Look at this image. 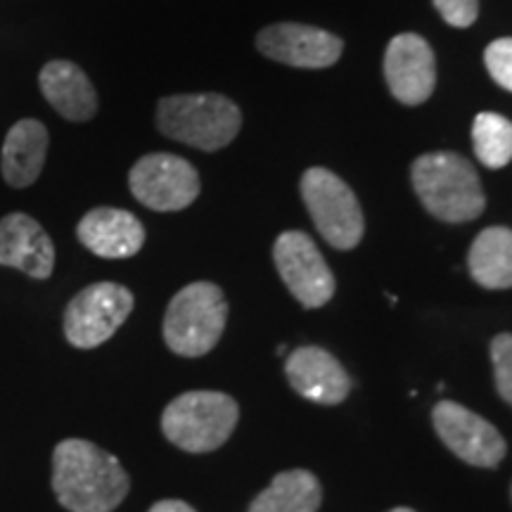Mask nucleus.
Returning a JSON list of instances; mask_svg holds the SVG:
<instances>
[{"label": "nucleus", "mask_w": 512, "mask_h": 512, "mask_svg": "<svg viewBox=\"0 0 512 512\" xmlns=\"http://www.w3.org/2000/svg\"><path fill=\"white\" fill-rule=\"evenodd\" d=\"M242 112L219 93H190L162 98L157 105V128L178 143L216 152L238 138Z\"/></svg>", "instance_id": "obj_3"}, {"label": "nucleus", "mask_w": 512, "mask_h": 512, "mask_svg": "<svg viewBox=\"0 0 512 512\" xmlns=\"http://www.w3.org/2000/svg\"><path fill=\"white\" fill-rule=\"evenodd\" d=\"M285 375L294 392L320 406H337L351 392L347 370L320 347L294 349L285 361Z\"/></svg>", "instance_id": "obj_13"}, {"label": "nucleus", "mask_w": 512, "mask_h": 512, "mask_svg": "<svg viewBox=\"0 0 512 512\" xmlns=\"http://www.w3.org/2000/svg\"><path fill=\"white\" fill-rule=\"evenodd\" d=\"M273 261L292 297L304 309H320L335 294V275L309 235L287 230L273 245Z\"/></svg>", "instance_id": "obj_9"}, {"label": "nucleus", "mask_w": 512, "mask_h": 512, "mask_svg": "<svg viewBox=\"0 0 512 512\" xmlns=\"http://www.w3.org/2000/svg\"><path fill=\"white\" fill-rule=\"evenodd\" d=\"M413 188L422 207L444 223H467L482 216L486 197L475 166L456 152H430L415 159Z\"/></svg>", "instance_id": "obj_2"}, {"label": "nucleus", "mask_w": 512, "mask_h": 512, "mask_svg": "<svg viewBox=\"0 0 512 512\" xmlns=\"http://www.w3.org/2000/svg\"><path fill=\"white\" fill-rule=\"evenodd\" d=\"M150 512H197V510L190 508L188 503L174 501V498H169V501H159V503L152 505Z\"/></svg>", "instance_id": "obj_24"}, {"label": "nucleus", "mask_w": 512, "mask_h": 512, "mask_svg": "<svg viewBox=\"0 0 512 512\" xmlns=\"http://www.w3.org/2000/svg\"><path fill=\"white\" fill-rule=\"evenodd\" d=\"M439 15L446 19L451 27L465 29L475 24L479 15V0H432Z\"/></svg>", "instance_id": "obj_23"}, {"label": "nucleus", "mask_w": 512, "mask_h": 512, "mask_svg": "<svg viewBox=\"0 0 512 512\" xmlns=\"http://www.w3.org/2000/svg\"><path fill=\"white\" fill-rule=\"evenodd\" d=\"M472 280L486 290L512 287V230L505 226L484 228L467 254Z\"/></svg>", "instance_id": "obj_18"}, {"label": "nucleus", "mask_w": 512, "mask_h": 512, "mask_svg": "<svg viewBox=\"0 0 512 512\" xmlns=\"http://www.w3.org/2000/svg\"><path fill=\"white\" fill-rule=\"evenodd\" d=\"M43 98L69 121H88L98 112V93L81 67L67 60H53L38 74Z\"/></svg>", "instance_id": "obj_16"}, {"label": "nucleus", "mask_w": 512, "mask_h": 512, "mask_svg": "<svg viewBox=\"0 0 512 512\" xmlns=\"http://www.w3.org/2000/svg\"><path fill=\"white\" fill-rule=\"evenodd\" d=\"M48 155V128L36 119H22L3 143V178L10 188H29L38 181Z\"/></svg>", "instance_id": "obj_17"}, {"label": "nucleus", "mask_w": 512, "mask_h": 512, "mask_svg": "<svg viewBox=\"0 0 512 512\" xmlns=\"http://www.w3.org/2000/svg\"><path fill=\"white\" fill-rule=\"evenodd\" d=\"M434 430L460 460L475 467H496L505 458V439L501 432L456 401H439L432 411Z\"/></svg>", "instance_id": "obj_10"}, {"label": "nucleus", "mask_w": 512, "mask_h": 512, "mask_svg": "<svg viewBox=\"0 0 512 512\" xmlns=\"http://www.w3.org/2000/svg\"><path fill=\"white\" fill-rule=\"evenodd\" d=\"M228 302L214 283H190L169 302L164 316L166 347L183 358H200L226 330Z\"/></svg>", "instance_id": "obj_4"}, {"label": "nucleus", "mask_w": 512, "mask_h": 512, "mask_svg": "<svg viewBox=\"0 0 512 512\" xmlns=\"http://www.w3.org/2000/svg\"><path fill=\"white\" fill-rule=\"evenodd\" d=\"M131 482L112 453L93 441L64 439L53 451V491L69 512H112Z\"/></svg>", "instance_id": "obj_1"}, {"label": "nucleus", "mask_w": 512, "mask_h": 512, "mask_svg": "<svg viewBox=\"0 0 512 512\" xmlns=\"http://www.w3.org/2000/svg\"><path fill=\"white\" fill-rule=\"evenodd\" d=\"M384 79L403 105H422L437 86V60L430 43L418 34H399L384 53Z\"/></svg>", "instance_id": "obj_11"}, {"label": "nucleus", "mask_w": 512, "mask_h": 512, "mask_svg": "<svg viewBox=\"0 0 512 512\" xmlns=\"http://www.w3.org/2000/svg\"><path fill=\"white\" fill-rule=\"evenodd\" d=\"M133 292L119 283H95L81 290L64 311V337L76 349L105 344L131 316Z\"/></svg>", "instance_id": "obj_7"}, {"label": "nucleus", "mask_w": 512, "mask_h": 512, "mask_svg": "<svg viewBox=\"0 0 512 512\" xmlns=\"http://www.w3.org/2000/svg\"><path fill=\"white\" fill-rule=\"evenodd\" d=\"M302 197L323 240L335 249H354L363 238L361 204L337 174L313 166L302 176Z\"/></svg>", "instance_id": "obj_6"}, {"label": "nucleus", "mask_w": 512, "mask_h": 512, "mask_svg": "<svg viewBox=\"0 0 512 512\" xmlns=\"http://www.w3.org/2000/svg\"><path fill=\"white\" fill-rule=\"evenodd\" d=\"M389 512H415V510H411V508H394V510H389Z\"/></svg>", "instance_id": "obj_25"}, {"label": "nucleus", "mask_w": 512, "mask_h": 512, "mask_svg": "<svg viewBox=\"0 0 512 512\" xmlns=\"http://www.w3.org/2000/svg\"><path fill=\"white\" fill-rule=\"evenodd\" d=\"M256 48L268 60L290 64V67L325 69L342 57L344 43L330 31L285 22L259 31Z\"/></svg>", "instance_id": "obj_12"}, {"label": "nucleus", "mask_w": 512, "mask_h": 512, "mask_svg": "<svg viewBox=\"0 0 512 512\" xmlns=\"http://www.w3.org/2000/svg\"><path fill=\"white\" fill-rule=\"evenodd\" d=\"M491 361H494L496 389L501 399L512 406V335L503 332L491 342Z\"/></svg>", "instance_id": "obj_21"}, {"label": "nucleus", "mask_w": 512, "mask_h": 512, "mask_svg": "<svg viewBox=\"0 0 512 512\" xmlns=\"http://www.w3.org/2000/svg\"><path fill=\"white\" fill-rule=\"evenodd\" d=\"M491 79L512 93V38H498L484 53Z\"/></svg>", "instance_id": "obj_22"}, {"label": "nucleus", "mask_w": 512, "mask_h": 512, "mask_svg": "<svg viewBox=\"0 0 512 512\" xmlns=\"http://www.w3.org/2000/svg\"><path fill=\"white\" fill-rule=\"evenodd\" d=\"M472 143L486 169H503L512 162V121L496 112H479L472 124Z\"/></svg>", "instance_id": "obj_20"}, {"label": "nucleus", "mask_w": 512, "mask_h": 512, "mask_svg": "<svg viewBox=\"0 0 512 512\" xmlns=\"http://www.w3.org/2000/svg\"><path fill=\"white\" fill-rule=\"evenodd\" d=\"M0 266L46 280L55 268V245L41 223L27 214L0 219Z\"/></svg>", "instance_id": "obj_14"}, {"label": "nucleus", "mask_w": 512, "mask_h": 512, "mask_svg": "<svg viewBox=\"0 0 512 512\" xmlns=\"http://www.w3.org/2000/svg\"><path fill=\"white\" fill-rule=\"evenodd\" d=\"M240 408L223 392H185L162 413V432L188 453H209L223 446L238 427Z\"/></svg>", "instance_id": "obj_5"}, {"label": "nucleus", "mask_w": 512, "mask_h": 512, "mask_svg": "<svg viewBox=\"0 0 512 512\" xmlns=\"http://www.w3.org/2000/svg\"><path fill=\"white\" fill-rule=\"evenodd\" d=\"M133 197L152 211H181L200 197V176L188 159L155 152L133 164L128 174Z\"/></svg>", "instance_id": "obj_8"}, {"label": "nucleus", "mask_w": 512, "mask_h": 512, "mask_svg": "<svg viewBox=\"0 0 512 512\" xmlns=\"http://www.w3.org/2000/svg\"><path fill=\"white\" fill-rule=\"evenodd\" d=\"M81 245L102 259H128L145 245V228L126 209L98 207L88 211L76 226Z\"/></svg>", "instance_id": "obj_15"}, {"label": "nucleus", "mask_w": 512, "mask_h": 512, "mask_svg": "<svg viewBox=\"0 0 512 512\" xmlns=\"http://www.w3.org/2000/svg\"><path fill=\"white\" fill-rule=\"evenodd\" d=\"M323 489L309 470H287L275 475L268 489L249 505V512H316Z\"/></svg>", "instance_id": "obj_19"}]
</instances>
